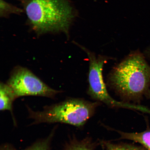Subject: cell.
<instances>
[{
	"label": "cell",
	"mask_w": 150,
	"mask_h": 150,
	"mask_svg": "<svg viewBox=\"0 0 150 150\" xmlns=\"http://www.w3.org/2000/svg\"><path fill=\"white\" fill-rule=\"evenodd\" d=\"M22 4L37 34L62 32L68 35L76 13L67 0H22Z\"/></svg>",
	"instance_id": "1"
},
{
	"label": "cell",
	"mask_w": 150,
	"mask_h": 150,
	"mask_svg": "<svg viewBox=\"0 0 150 150\" xmlns=\"http://www.w3.org/2000/svg\"><path fill=\"white\" fill-rule=\"evenodd\" d=\"M109 78L110 85L123 98L139 100L149 89L150 67L141 53L133 52L114 67Z\"/></svg>",
	"instance_id": "2"
},
{
	"label": "cell",
	"mask_w": 150,
	"mask_h": 150,
	"mask_svg": "<svg viewBox=\"0 0 150 150\" xmlns=\"http://www.w3.org/2000/svg\"><path fill=\"white\" fill-rule=\"evenodd\" d=\"M98 105V102L72 98L48 107L42 111H29L36 122L62 123L79 127L91 117Z\"/></svg>",
	"instance_id": "3"
},
{
	"label": "cell",
	"mask_w": 150,
	"mask_h": 150,
	"mask_svg": "<svg viewBox=\"0 0 150 150\" xmlns=\"http://www.w3.org/2000/svg\"><path fill=\"white\" fill-rule=\"evenodd\" d=\"M87 54L89 61L88 75L89 87L88 93L92 98L114 107L130 108L146 112L148 109L142 106L118 102L112 98L107 90L103 79V71L108 58L106 56L96 55L84 47L80 46Z\"/></svg>",
	"instance_id": "4"
},
{
	"label": "cell",
	"mask_w": 150,
	"mask_h": 150,
	"mask_svg": "<svg viewBox=\"0 0 150 150\" xmlns=\"http://www.w3.org/2000/svg\"><path fill=\"white\" fill-rule=\"evenodd\" d=\"M7 84L17 98L26 96H35L53 98L60 92L51 88L27 68L15 67Z\"/></svg>",
	"instance_id": "5"
},
{
	"label": "cell",
	"mask_w": 150,
	"mask_h": 150,
	"mask_svg": "<svg viewBox=\"0 0 150 150\" xmlns=\"http://www.w3.org/2000/svg\"><path fill=\"white\" fill-rule=\"evenodd\" d=\"M16 98L13 91L6 84L1 83L0 85V109L1 111H12V104Z\"/></svg>",
	"instance_id": "6"
},
{
	"label": "cell",
	"mask_w": 150,
	"mask_h": 150,
	"mask_svg": "<svg viewBox=\"0 0 150 150\" xmlns=\"http://www.w3.org/2000/svg\"><path fill=\"white\" fill-rule=\"evenodd\" d=\"M123 139L133 141L141 144L147 150H150V129L140 132L127 133L120 132Z\"/></svg>",
	"instance_id": "7"
},
{
	"label": "cell",
	"mask_w": 150,
	"mask_h": 150,
	"mask_svg": "<svg viewBox=\"0 0 150 150\" xmlns=\"http://www.w3.org/2000/svg\"><path fill=\"white\" fill-rule=\"evenodd\" d=\"M1 16L3 17L11 13L19 14L22 11L21 9L9 4L4 0H1Z\"/></svg>",
	"instance_id": "8"
},
{
	"label": "cell",
	"mask_w": 150,
	"mask_h": 150,
	"mask_svg": "<svg viewBox=\"0 0 150 150\" xmlns=\"http://www.w3.org/2000/svg\"><path fill=\"white\" fill-rule=\"evenodd\" d=\"M29 150H48V149L46 142H40L34 145Z\"/></svg>",
	"instance_id": "9"
},
{
	"label": "cell",
	"mask_w": 150,
	"mask_h": 150,
	"mask_svg": "<svg viewBox=\"0 0 150 150\" xmlns=\"http://www.w3.org/2000/svg\"><path fill=\"white\" fill-rule=\"evenodd\" d=\"M107 150H129V147L115 145H110L108 147Z\"/></svg>",
	"instance_id": "10"
},
{
	"label": "cell",
	"mask_w": 150,
	"mask_h": 150,
	"mask_svg": "<svg viewBox=\"0 0 150 150\" xmlns=\"http://www.w3.org/2000/svg\"><path fill=\"white\" fill-rule=\"evenodd\" d=\"M69 150H91L88 147L82 145H76L72 146Z\"/></svg>",
	"instance_id": "11"
},
{
	"label": "cell",
	"mask_w": 150,
	"mask_h": 150,
	"mask_svg": "<svg viewBox=\"0 0 150 150\" xmlns=\"http://www.w3.org/2000/svg\"><path fill=\"white\" fill-rule=\"evenodd\" d=\"M129 150H147L145 148L137 147V146H131L129 147Z\"/></svg>",
	"instance_id": "12"
},
{
	"label": "cell",
	"mask_w": 150,
	"mask_h": 150,
	"mask_svg": "<svg viewBox=\"0 0 150 150\" xmlns=\"http://www.w3.org/2000/svg\"><path fill=\"white\" fill-rule=\"evenodd\" d=\"M3 150H11V149H3Z\"/></svg>",
	"instance_id": "13"
}]
</instances>
